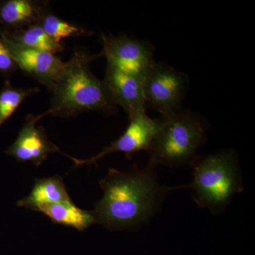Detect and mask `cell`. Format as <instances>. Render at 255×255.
<instances>
[{
  "instance_id": "cell-1",
  "label": "cell",
  "mask_w": 255,
  "mask_h": 255,
  "mask_svg": "<svg viewBox=\"0 0 255 255\" xmlns=\"http://www.w3.org/2000/svg\"><path fill=\"white\" fill-rule=\"evenodd\" d=\"M157 168L148 162L142 168L110 169L99 182L103 196L92 211L96 223L111 231H135L150 222L170 191L188 188L159 184Z\"/></svg>"
},
{
  "instance_id": "cell-2",
  "label": "cell",
  "mask_w": 255,
  "mask_h": 255,
  "mask_svg": "<svg viewBox=\"0 0 255 255\" xmlns=\"http://www.w3.org/2000/svg\"><path fill=\"white\" fill-rule=\"evenodd\" d=\"M95 56L76 51L65 67L52 89L53 97L50 115L70 117L84 112L117 113L114 103L105 82L99 80L90 69Z\"/></svg>"
},
{
  "instance_id": "cell-3",
  "label": "cell",
  "mask_w": 255,
  "mask_h": 255,
  "mask_svg": "<svg viewBox=\"0 0 255 255\" xmlns=\"http://www.w3.org/2000/svg\"><path fill=\"white\" fill-rule=\"evenodd\" d=\"M157 119L158 130L147 150L148 162L171 168L190 165L207 140V121L184 107Z\"/></svg>"
},
{
  "instance_id": "cell-4",
  "label": "cell",
  "mask_w": 255,
  "mask_h": 255,
  "mask_svg": "<svg viewBox=\"0 0 255 255\" xmlns=\"http://www.w3.org/2000/svg\"><path fill=\"white\" fill-rule=\"evenodd\" d=\"M193 180L188 188L200 208L214 215L222 214L233 196L244 190L237 153L223 150L211 155L196 156L190 164Z\"/></svg>"
},
{
  "instance_id": "cell-5",
  "label": "cell",
  "mask_w": 255,
  "mask_h": 255,
  "mask_svg": "<svg viewBox=\"0 0 255 255\" xmlns=\"http://www.w3.org/2000/svg\"><path fill=\"white\" fill-rule=\"evenodd\" d=\"M146 109L168 115L183 107L189 87V77L164 63H157L142 79Z\"/></svg>"
},
{
  "instance_id": "cell-6",
  "label": "cell",
  "mask_w": 255,
  "mask_h": 255,
  "mask_svg": "<svg viewBox=\"0 0 255 255\" xmlns=\"http://www.w3.org/2000/svg\"><path fill=\"white\" fill-rule=\"evenodd\" d=\"M102 49L107 65L142 80L155 63V47L150 42L127 35H102Z\"/></svg>"
},
{
  "instance_id": "cell-7",
  "label": "cell",
  "mask_w": 255,
  "mask_h": 255,
  "mask_svg": "<svg viewBox=\"0 0 255 255\" xmlns=\"http://www.w3.org/2000/svg\"><path fill=\"white\" fill-rule=\"evenodd\" d=\"M128 125L118 139L106 147L97 155L87 159L68 156L76 166L93 164L114 152H123L128 158L140 151L150 148L159 128L158 119L150 118L146 112H140L128 117Z\"/></svg>"
},
{
  "instance_id": "cell-8",
  "label": "cell",
  "mask_w": 255,
  "mask_h": 255,
  "mask_svg": "<svg viewBox=\"0 0 255 255\" xmlns=\"http://www.w3.org/2000/svg\"><path fill=\"white\" fill-rule=\"evenodd\" d=\"M0 38L17 65L25 73L36 79L51 92L65 62L53 53L20 46L0 30Z\"/></svg>"
},
{
  "instance_id": "cell-9",
  "label": "cell",
  "mask_w": 255,
  "mask_h": 255,
  "mask_svg": "<svg viewBox=\"0 0 255 255\" xmlns=\"http://www.w3.org/2000/svg\"><path fill=\"white\" fill-rule=\"evenodd\" d=\"M48 115H50L48 111L41 115H28L18 137L6 153L18 162H31L38 167L50 154L58 152L59 147L48 140L44 129L36 125L38 121Z\"/></svg>"
},
{
  "instance_id": "cell-10",
  "label": "cell",
  "mask_w": 255,
  "mask_h": 255,
  "mask_svg": "<svg viewBox=\"0 0 255 255\" xmlns=\"http://www.w3.org/2000/svg\"><path fill=\"white\" fill-rule=\"evenodd\" d=\"M103 81L114 103L117 107H122L128 117L140 112H146L142 80L107 65Z\"/></svg>"
},
{
  "instance_id": "cell-11",
  "label": "cell",
  "mask_w": 255,
  "mask_h": 255,
  "mask_svg": "<svg viewBox=\"0 0 255 255\" xmlns=\"http://www.w3.org/2000/svg\"><path fill=\"white\" fill-rule=\"evenodd\" d=\"M71 200L59 176L36 179L31 192L18 201V207L38 212L42 206Z\"/></svg>"
},
{
  "instance_id": "cell-12",
  "label": "cell",
  "mask_w": 255,
  "mask_h": 255,
  "mask_svg": "<svg viewBox=\"0 0 255 255\" xmlns=\"http://www.w3.org/2000/svg\"><path fill=\"white\" fill-rule=\"evenodd\" d=\"M45 14L41 2L31 0H8L0 2V23L14 30L35 24Z\"/></svg>"
},
{
  "instance_id": "cell-13",
  "label": "cell",
  "mask_w": 255,
  "mask_h": 255,
  "mask_svg": "<svg viewBox=\"0 0 255 255\" xmlns=\"http://www.w3.org/2000/svg\"><path fill=\"white\" fill-rule=\"evenodd\" d=\"M38 212L45 215L55 224L85 231L96 223L93 211L78 207L72 200L42 206Z\"/></svg>"
},
{
  "instance_id": "cell-14",
  "label": "cell",
  "mask_w": 255,
  "mask_h": 255,
  "mask_svg": "<svg viewBox=\"0 0 255 255\" xmlns=\"http://www.w3.org/2000/svg\"><path fill=\"white\" fill-rule=\"evenodd\" d=\"M4 33L15 43L26 48L49 52L55 55L64 50L63 45L48 36L38 23L25 28L14 30L13 32L6 31Z\"/></svg>"
},
{
  "instance_id": "cell-15",
  "label": "cell",
  "mask_w": 255,
  "mask_h": 255,
  "mask_svg": "<svg viewBox=\"0 0 255 255\" xmlns=\"http://www.w3.org/2000/svg\"><path fill=\"white\" fill-rule=\"evenodd\" d=\"M38 92L39 90L37 87L15 88L6 82L0 92V127L12 116L23 102Z\"/></svg>"
},
{
  "instance_id": "cell-16",
  "label": "cell",
  "mask_w": 255,
  "mask_h": 255,
  "mask_svg": "<svg viewBox=\"0 0 255 255\" xmlns=\"http://www.w3.org/2000/svg\"><path fill=\"white\" fill-rule=\"evenodd\" d=\"M38 23L48 36L58 43H61L64 38L80 36L89 33L87 30L53 14H45Z\"/></svg>"
},
{
  "instance_id": "cell-17",
  "label": "cell",
  "mask_w": 255,
  "mask_h": 255,
  "mask_svg": "<svg viewBox=\"0 0 255 255\" xmlns=\"http://www.w3.org/2000/svg\"><path fill=\"white\" fill-rule=\"evenodd\" d=\"M16 68H18L17 65L10 54L9 50L0 38V75H11Z\"/></svg>"
}]
</instances>
